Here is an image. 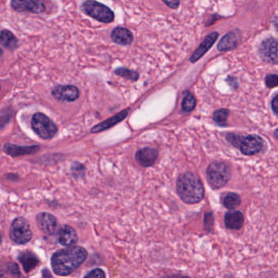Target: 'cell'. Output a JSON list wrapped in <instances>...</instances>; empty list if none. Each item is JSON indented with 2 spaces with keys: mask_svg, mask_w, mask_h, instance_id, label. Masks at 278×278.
<instances>
[{
  "mask_svg": "<svg viewBox=\"0 0 278 278\" xmlns=\"http://www.w3.org/2000/svg\"><path fill=\"white\" fill-rule=\"evenodd\" d=\"M31 126L34 133L45 140L52 138L58 131L57 125L42 113H34L32 117Z\"/></svg>",
  "mask_w": 278,
  "mask_h": 278,
  "instance_id": "obj_6",
  "label": "cell"
},
{
  "mask_svg": "<svg viewBox=\"0 0 278 278\" xmlns=\"http://www.w3.org/2000/svg\"><path fill=\"white\" fill-rule=\"evenodd\" d=\"M240 32L239 30H233L229 32L220 39L217 45L219 51H229L236 48L240 43Z\"/></svg>",
  "mask_w": 278,
  "mask_h": 278,
  "instance_id": "obj_13",
  "label": "cell"
},
{
  "mask_svg": "<svg viewBox=\"0 0 278 278\" xmlns=\"http://www.w3.org/2000/svg\"><path fill=\"white\" fill-rule=\"evenodd\" d=\"M0 45L8 50H14L18 47V39L9 29L0 31Z\"/></svg>",
  "mask_w": 278,
  "mask_h": 278,
  "instance_id": "obj_21",
  "label": "cell"
},
{
  "mask_svg": "<svg viewBox=\"0 0 278 278\" xmlns=\"http://www.w3.org/2000/svg\"><path fill=\"white\" fill-rule=\"evenodd\" d=\"M226 138L231 144L238 146L245 155L258 154L263 146V139L255 134L243 137L237 134H229Z\"/></svg>",
  "mask_w": 278,
  "mask_h": 278,
  "instance_id": "obj_3",
  "label": "cell"
},
{
  "mask_svg": "<svg viewBox=\"0 0 278 278\" xmlns=\"http://www.w3.org/2000/svg\"><path fill=\"white\" fill-rule=\"evenodd\" d=\"M72 172H73V176L79 177L81 174H83L84 173L83 166L82 164H80V163H73V166H72Z\"/></svg>",
  "mask_w": 278,
  "mask_h": 278,
  "instance_id": "obj_29",
  "label": "cell"
},
{
  "mask_svg": "<svg viewBox=\"0 0 278 278\" xmlns=\"http://www.w3.org/2000/svg\"><path fill=\"white\" fill-rule=\"evenodd\" d=\"M2 240H3L2 234H1V231H0V244L2 243Z\"/></svg>",
  "mask_w": 278,
  "mask_h": 278,
  "instance_id": "obj_38",
  "label": "cell"
},
{
  "mask_svg": "<svg viewBox=\"0 0 278 278\" xmlns=\"http://www.w3.org/2000/svg\"><path fill=\"white\" fill-rule=\"evenodd\" d=\"M114 73L117 75L121 76L126 79L131 80V81H137L139 78V74L136 71L130 70V69H126V68H118L116 69Z\"/></svg>",
  "mask_w": 278,
  "mask_h": 278,
  "instance_id": "obj_25",
  "label": "cell"
},
{
  "mask_svg": "<svg viewBox=\"0 0 278 278\" xmlns=\"http://www.w3.org/2000/svg\"><path fill=\"white\" fill-rule=\"evenodd\" d=\"M197 101L195 97L191 93H186V96L183 98L182 102V109L184 111L190 113L195 109L196 106Z\"/></svg>",
  "mask_w": 278,
  "mask_h": 278,
  "instance_id": "obj_24",
  "label": "cell"
},
{
  "mask_svg": "<svg viewBox=\"0 0 278 278\" xmlns=\"http://www.w3.org/2000/svg\"><path fill=\"white\" fill-rule=\"evenodd\" d=\"M227 82H228L229 85H230L231 87L236 89L239 86V83H238V81H237L236 78H234V77H229L227 78Z\"/></svg>",
  "mask_w": 278,
  "mask_h": 278,
  "instance_id": "obj_32",
  "label": "cell"
},
{
  "mask_svg": "<svg viewBox=\"0 0 278 278\" xmlns=\"http://www.w3.org/2000/svg\"><path fill=\"white\" fill-rule=\"evenodd\" d=\"M59 243L65 247H72L78 242V234L71 226H61L57 234Z\"/></svg>",
  "mask_w": 278,
  "mask_h": 278,
  "instance_id": "obj_15",
  "label": "cell"
},
{
  "mask_svg": "<svg viewBox=\"0 0 278 278\" xmlns=\"http://www.w3.org/2000/svg\"><path fill=\"white\" fill-rule=\"evenodd\" d=\"M40 147L35 146H21L17 145L7 143L4 146V151L6 154L12 157H18L21 155L34 154L39 151Z\"/></svg>",
  "mask_w": 278,
  "mask_h": 278,
  "instance_id": "obj_16",
  "label": "cell"
},
{
  "mask_svg": "<svg viewBox=\"0 0 278 278\" xmlns=\"http://www.w3.org/2000/svg\"><path fill=\"white\" fill-rule=\"evenodd\" d=\"M231 178L230 166L224 162L211 163L207 170V179L213 189H219L226 186Z\"/></svg>",
  "mask_w": 278,
  "mask_h": 278,
  "instance_id": "obj_4",
  "label": "cell"
},
{
  "mask_svg": "<svg viewBox=\"0 0 278 278\" xmlns=\"http://www.w3.org/2000/svg\"><path fill=\"white\" fill-rule=\"evenodd\" d=\"M84 278H106V276L102 269L95 268V269L90 271L89 273L86 274Z\"/></svg>",
  "mask_w": 278,
  "mask_h": 278,
  "instance_id": "obj_28",
  "label": "cell"
},
{
  "mask_svg": "<svg viewBox=\"0 0 278 278\" xmlns=\"http://www.w3.org/2000/svg\"><path fill=\"white\" fill-rule=\"evenodd\" d=\"M213 215L212 213H206L204 218V223L206 228L211 230L213 226Z\"/></svg>",
  "mask_w": 278,
  "mask_h": 278,
  "instance_id": "obj_30",
  "label": "cell"
},
{
  "mask_svg": "<svg viewBox=\"0 0 278 278\" xmlns=\"http://www.w3.org/2000/svg\"><path fill=\"white\" fill-rule=\"evenodd\" d=\"M128 113H129V109L123 110L121 113H117V115L114 116V117L108 118V119L106 120L104 122H101V123L94 126L91 129V133L97 134V133H99V132L108 130L110 128L113 127V126H116L117 124L122 122L127 117Z\"/></svg>",
  "mask_w": 278,
  "mask_h": 278,
  "instance_id": "obj_17",
  "label": "cell"
},
{
  "mask_svg": "<svg viewBox=\"0 0 278 278\" xmlns=\"http://www.w3.org/2000/svg\"><path fill=\"white\" fill-rule=\"evenodd\" d=\"M218 37H219V34L217 32H212L211 34H208L203 42H201L200 45L195 50V52L193 53L192 55L190 57V62L195 63L199 60H200L210 50L211 46H213L215 41L217 40Z\"/></svg>",
  "mask_w": 278,
  "mask_h": 278,
  "instance_id": "obj_12",
  "label": "cell"
},
{
  "mask_svg": "<svg viewBox=\"0 0 278 278\" xmlns=\"http://www.w3.org/2000/svg\"><path fill=\"white\" fill-rule=\"evenodd\" d=\"M229 114H230V112L227 109L222 108L216 110L213 113L214 122L219 126H227Z\"/></svg>",
  "mask_w": 278,
  "mask_h": 278,
  "instance_id": "obj_23",
  "label": "cell"
},
{
  "mask_svg": "<svg viewBox=\"0 0 278 278\" xmlns=\"http://www.w3.org/2000/svg\"><path fill=\"white\" fill-rule=\"evenodd\" d=\"M11 7L18 13L41 14L46 9L44 0H11Z\"/></svg>",
  "mask_w": 278,
  "mask_h": 278,
  "instance_id": "obj_8",
  "label": "cell"
},
{
  "mask_svg": "<svg viewBox=\"0 0 278 278\" xmlns=\"http://www.w3.org/2000/svg\"><path fill=\"white\" fill-rule=\"evenodd\" d=\"M42 278H51V276H50V272H49V270L43 269V271H42Z\"/></svg>",
  "mask_w": 278,
  "mask_h": 278,
  "instance_id": "obj_34",
  "label": "cell"
},
{
  "mask_svg": "<svg viewBox=\"0 0 278 278\" xmlns=\"http://www.w3.org/2000/svg\"><path fill=\"white\" fill-rule=\"evenodd\" d=\"M177 191L181 199L187 204L199 203L205 194L199 177L190 172L179 176L177 181Z\"/></svg>",
  "mask_w": 278,
  "mask_h": 278,
  "instance_id": "obj_2",
  "label": "cell"
},
{
  "mask_svg": "<svg viewBox=\"0 0 278 278\" xmlns=\"http://www.w3.org/2000/svg\"><path fill=\"white\" fill-rule=\"evenodd\" d=\"M272 24H273L275 29H276V31L278 32V16L277 17H274L273 21H272Z\"/></svg>",
  "mask_w": 278,
  "mask_h": 278,
  "instance_id": "obj_35",
  "label": "cell"
},
{
  "mask_svg": "<svg viewBox=\"0 0 278 278\" xmlns=\"http://www.w3.org/2000/svg\"><path fill=\"white\" fill-rule=\"evenodd\" d=\"M7 268H8V272L11 275H13V276L16 277H20L21 276V272H20L19 268L17 263L14 262H10V263L7 265Z\"/></svg>",
  "mask_w": 278,
  "mask_h": 278,
  "instance_id": "obj_27",
  "label": "cell"
},
{
  "mask_svg": "<svg viewBox=\"0 0 278 278\" xmlns=\"http://www.w3.org/2000/svg\"><path fill=\"white\" fill-rule=\"evenodd\" d=\"M265 84L267 87L275 88L278 86V75L268 74L265 77Z\"/></svg>",
  "mask_w": 278,
  "mask_h": 278,
  "instance_id": "obj_26",
  "label": "cell"
},
{
  "mask_svg": "<svg viewBox=\"0 0 278 278\" xmlns=\"http://www.w3.org/2000/svg\"><path fill=\"white\" fill-rule=\"evenodd\" d=\"M38 228L46 235H52L57 229V219L54 215L47 212L38 214L36 217Z\"/></svg>",
  "mask_w": 278,
  "mask_h": 278,
  "instance_id": "obj_11",
  "label": "cell"
},
{
  "mask_svg": "<svg viewBox=\"0 0 278 278\" xmlns=\"http://www.w3.org/2000/svg\"><path fill=\"white\" fill-rule=\"evenodd\" d=\"M87 257L86 249L72 246L57 251L51 257L50 263L54 273L65 276L79 268Z\"/></svg>",
  "mask_w": 278,
  "mask_h": 278,
  "instance_id": "obj_1",
  "label": "cell"
},
{
  "mask_svg": "<svg viewBox=\"0 0 278 278\" xmlns=\"http://www.w3.org/2000/svg\"><path fill=\"white\" fill-rule=\"evenodd\" d=\"M162 1L172 9H178L180 5V0H162Z\"/></svg>",
  "mask_w": 278,
  "mask_h": 278,
  "instance_id": "obj_31",
  "label": "cell"
},
{
  "mask_svg": "<svg viewBox=\"0 0 278 278\" xmlns=\"http://www.w3.org/2000/svg\"><path fill=\"white\" fill-rule=\"evenodd\" d=\"M82 9L89 17L102 23H111L115 18L111 9L95 0H86L82 4Z\"/></svg>",
  "mask_w": 278,
  "mask_h": 278,
  "instance_id": "obj_5",
  "label": "cell"
},
{
  "mask_svg": "<svg viewBox=\"0 0 278 278\" xmlns=\"http://www.w3.org/2000/svg\"><path fill=\"white\" fill-rule=\"evenodd\" d=\"M225 225L229 230H241L244 225V215L240 211H228L225 215Z\"/></svg>",
  "mask_w": 278,
  "mask_h": 278,
  "instance_id": "obj_18",
  "label": "cell"
},
{
  "mask_svg": "<svg viewBox=\"0 0 278 278\" xmlns=\"http://www.w3.org/2000/svg\"><path fill=\"white\" fill-rule=\"evenodd\" d=\"M259 53L263 61L278 65V40L274 38L263 40L259 45Z\"/></svg>",
  "mask_w": 278,
  "mask_h": 278,
  "instance_id": "obj_9",
  "label": "cell"
},
{
  "mask_svg": "<svg viewBox=\"0 0 278 278\" xmlns=\"http://www.w3.org/2000/svg\"><path fill=\"white\" fill-rule=\"evenodd\" d=\"M158 156L159 152L156 149L145 147L137 152L135 158L137 162L142 167H150L156 162Z\"/></svg>",
  "mask_w": 278,
  "mask_h": 278,
  "instance_id": "obj_14",
  "label": "cell"
},
{
  "mask_svg": "<svg viewBox=\"0 0 278 278\" xmlns=\"http://www.w3.org/2000/svg\"><path fill=\"white\" fill-rule=\"evenodd\" d=\"M111 38L113 42L122 46L130 45L133 42V34L131 32L124 27H117L113 29Z\"/></svg>",
  "mask_w": 278,
  "mask_h": 278,
  "instance_id": "obj_20",
  "label": "cell"
},
{
  "mask_svg": "<svg viewBox=\"0 0 278 278\" xmlns=\"http://www.w3.org/2000/svg\"><path fill=\"white\" fill-rule=\"evenodd\" d=\"M273 135L276 140H278V129H276V130L274 131Z\"/></svg>",
  "mask_w": 278,
  "mask_h": 278,
  "instance_id": "obj_36",
  "label": "cell"
},
{
  "mask_svg": "<svg viewBox=\"0 0 278 278\" xmlns=\"http://www.w3.org/2000/svg\"><path fill=\"white\" fill-rule=\"evenodd\" d=\"M242 203L240 195L236 193H229L223 199V205L227 209L234 210Z\"/></svg>",
  "mask_w": 278,
  "mask_h": 278,
  "instance_id": "obj_22",
  "label": "cell"
},
{
  "mask_svg": "<svg viewBox=\"0 0 278 278\" xmlns=\"http://www.w3.org/2000/svg\"><path fill=\"white\" fill-rule=\"evenodd\" d=\"M3 57H4V50L0 48V62L2 61Z\"/></svg>",
  "mask_w": 278,
  "mask_h": 278,
  "instance_id": "obj_37",
  "label": "cell"
},
{
  "mask_svg": "<svg viewBox=\"0 0 278 278\" xmlns=\"http://www.w3.org/2000/svg\"><path fill=\"white\" fill-rule=\"evenodd\" d=\"M53 97L63 102H73L80 96L79 90L74 86H58L51 91Z\"/></svg>",
  "mask_w": 278,
  "mask_h": 278,
  "instance_id": "obj_10",
  "label": "cell"
},
{
  "mask_svg": "<svg viewBox=\"0 0 278 278\" xmlns=\"http://www.w3.org/2000/svg\"><path fill=\"white\" fill-rule=\"evenodd\" d=\"M18 259L21 265L23 266V269L26 273L35 269L39 264L40 261L38 256L31 251H24L18 255Z\"/></svg>",
  "mask_w": 278,
  "mask_h": 278,
  "instance_id": "obj_19",
  "label": "cell"
},
{
  "mask_svg": "<svg viewBox=\"0 0 278 278\" xmlns=\"http://www.w3.org/2000/svg\"><path fill=\"white\" fill-rule=\"evenodd\" d=\"M272 111L278 115V94L272 98Z\"/></svg>",
  "mask_w": 278,
  "mask_h": 278,
  "instance_id": "obj_33",
  "label": "cell"
},
{
  "mask_svg": "<svg viewBox=\"0 0 278 278\" xmlns=\"http://www.w3.org/2000/svg\"><path fill=\"white\" fill-rule=\"evenodd\" d=\"M9 237L16 244L25 245L30 242L33 233L27 219L24 217L16 218L11 224Z\"/></svg>",
  "mask_w": 278,
  "mask_h": 278,
  "instance_id": "obj_7",
  "label": "cell"
}]
</instances>
